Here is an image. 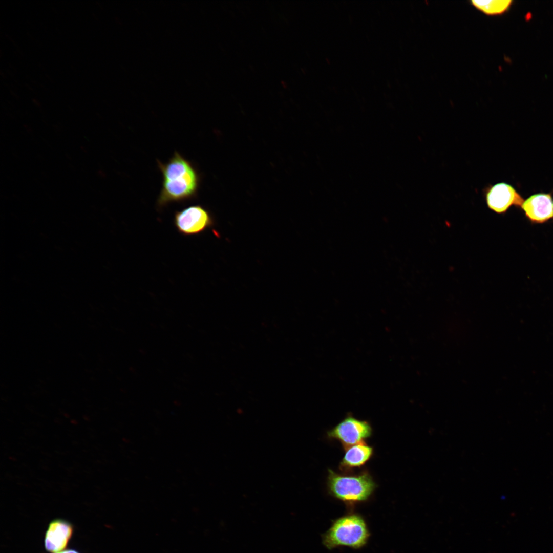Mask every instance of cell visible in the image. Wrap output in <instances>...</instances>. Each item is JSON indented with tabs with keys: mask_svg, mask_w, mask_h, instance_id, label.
Returning a JSON list of instances; mask_svg holds the SVG:
<instances>
[{
	"mask_svg": "<svg viewBox=\"0 0 553 553\" xmlns=\"http://www.w3.org/2000/svg\"><path fill=\"white\" fill-rule=\"evenodd\" d=\"M73 531V524L66 520L56 518L51 521L45 535L46 550L50 553H57L65 550Z\"/></svg>",
	"mask_w": 553,
	"mask_h": 553,
	"instance_id": "obj_7",
	"label": "cell"
},
{
	"mask_svg": "<svg viewBox=\"0 0 553 553\" xmlns=\"http://www.w3.org/2000/svg\"><path fill=\"white\" fill-rule=\"evenodd\" d=\"M372 429L367 421L359 420L349 415L328 432L329 438L338 440L345 449L364 442L371 437Z\"/></svg>",
	"mask_w": 553,
	"mask_h": 553,
	"instance_id": "obj_5",
	"label": "cell"
},
{
	"mask_svg": "<svg viewBox=\"0 0 553 553\" xmlns=\"http://www.w3.org/2000/svg\"><path fill=\"white\" fill-rule=\"evenodd\" d=\"M472 6L486 15L495 16L504 13L510 7L509 0L471 1Z\"/></svg>",
	"mask_w": 553,
	"mask_h": 553,
	"instance_id": "obj_10",
	"label": "cell"
},
{
	"mask_svg": "<svg viewBox=\"0 0 553 553\" xmlns=\"http://www.w3.org/2000/svg\"><path fill=\"white\" fill-rule=\"evenodd\" d=\"M369 537L367 524L360 515L349 514L333 522L324 534L323 543L329 549L339 546L358 549L364 546Z\"/></svg>",
	"mask_w": 553,
	"mask_h": 553,
	"instance_id": "obj_2",
	"label": "cell"
},
{
	"mask_svg": "<svg viewBox=\"0 0 553 553\" xmlns=\"http://www.w3.org/2000/svg\"><path fill=\"white\" fill-rule=\"evenodd\" d=\"M162 176L157 206L162 208L173 202L191 200L197 196L200 176L193 164L178 152L164 163L157 160Z\"/></svg>",
	"mask_w": 553,
	"mask_h": 553,
	"instance_id": "obj_1",
	"label": "cell"
},
{
	"mask_svg": "<svg viewBox=\"0 0 553 553\" xmlns=\"http://www.w3.org/2000/svg\"><path fill=\"white\" fill-rule=\"evenodd\" d=\"M173 222L177 231L185 236L199 235L215 225L211 214L200 205H191L176 211Z\"/></svg>",
	"mask_w": 553,
	"mask_h": 553,
	"instance_id": "obj_4",
	"label": "cell"
},
{
	"mask_svg": "<svg viewBox=\"0 0 553 553\" xmlns=\"http://www.w3.org/2000/svg\"><path fill=\"white\" fill-rule=\"evenodd\" d=\"M521 208L533 223H543L553 218V198L550 193L534 194L525 200Z\"/></svg>",
	"mask_w": 553,
	"mask_h": 553,
	"instance_id": "obj_8",
	"label": "cell"
},
{
	"mask_svg": "<svg viewBox=\"0 0 553 553\" xmlns=\"http://www.w3.org/2000/svg\"><path fill=\"white\" fill-rule=\"evenodd\" d=\"M373 454V448L364 442L349 446L345 449L340 467L343 470H348L361 467L370 460Z\"/></svg>",
	"mask_w": 553,
	"mask_h": 553,
	"instance_id": "obj_9",
	"label": "cell"
},
{
	"mask_svg": "<svg viewBox=\"0 0 553 553\" xmlns=\"http://www.w3.org/2000/svg\"><path fill=\"white\" fill-rule=\"evenodd\" d=\"M57 553H80V552H78V551H77L76 550H75V549H65V550H63L62 551L57 552Z\"/></svg>",
	"mask_w": 553,
	"mask_h": 553,
	"instance_id": "obj_11",
	"label": "cell"
},
{
	"mask_svg": "<svg viewBox=\"0 0 553 553\" xmlns=\"http://www.w3.org/2000/svg\"><path fill=\"white\" fill-rule=\"evenodd\" d=\"M487 207L498 214H505L513 206L521 207L524 199L511 185L505 182L489 184L483 189Z\"/></svg>",
	"mask_w": 553,
	"mask_h": 553,
	"instance_id": "obj_6",
	"label": "cell"
},
{
	"mask_svg": "<svg viewBox=\"0 0 553 553\" xmlns=\"http://www.w3.org/2000/svg\"><path fill=\"white\" fill-rule=\"evenodd\" d=\"M328 489L335 498L348 504L367 500L377 485L368 472L353 475H343L329 469Z\"/></svg>",
	"mask_w": 553,
	"mask_h": 553,
	"instance_id": "obj_3",
	"label": "cell"
}]
</instances>
